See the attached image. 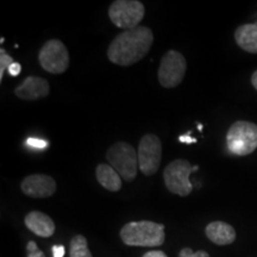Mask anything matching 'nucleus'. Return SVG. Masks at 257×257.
Instances as JSON below:
<instances>
[{"mask_svg": "<svg viewBox=\"0 0 257 257\" xmlns=\"http://www.w3.org/2000/svg\"><path fill=\"white\" fill-rule=\"evenodd\" d=\"M56 187L53 176L46 174L29 175L21 184V189L25 195L37 199L51 197L56 192Z\"/></svg>", "mask_w": 257, "mask_h": 257, "instance_id": "9d476101", "label": "nucleus"}, {"mask_svg": "<svg viewBox=\"0 0 257 257\" xmlns=\"http://www.w3.org/2000/svg\"><path fill=\"white\" fill-rule=\"evenodd\" d=\"M162 160V143L156 135L148 134L138 144V167L144 175L156 174Z\"/></svg>", "mask_w": 257, "mask_h": 257, "instance_id": "1a4fd4ad", "label": "nucleus"}, {"mask_svg": "<svg viewBox=\"0 0 257 257\" xmlns=\"http://www.w3.org/2000/svg\"><path fill=\"white\" fill-rule=\"evenodd\" d=\"M24 223L25 226L38 237L48 238V237H51L55 232V223L48 214L43 213V212H29L27 217H25Z\"/></svg>", "mask_w": 257, "mask_h": 257, "instance_id": "f8f14e48", "label": "nucleus"}, {"mask_svg": "<svg viewBox=\"0 0 257 257\" xmlns=\"http://www.w3.org/2000/svg\"><path fill=\"white\" fill-rule=\"evenodd\" d=\"M27 251H28L27 257H46L44 252L42 251V250H40L36 242H34V240H30V242L28 243Z\"/></svg>", "mask_w": 257, "mask_h": 257, "instance_id": "a211bd4d", "label": "nucleus"}, {"mask_svg": "<svg viewBox=\"0 0 257 257\" xmlns=\"http://www.w3.org/2000/svg\"><path fill=\"white\" fill-rule=\"evenodd\" d=\"M153 42L152 29L140 25L115 36L107 49V57L117 66H133L146 57L153 46Z\"/></svg>", "mask_w": 257, "mask_h": 257, "instance_id": "f257e3e1", "label": "nucleus"}, {"mask_svg": "<svg viewBox=\"0 0 257 257\" xmlns=\"http://www.w3.org/2000/svg\"><path fill=\"white\" fill-rule=\"evenodd\" d=\"M8 72L10 73V75L11 76H17L22 72V66L18 62L12 63L11 66H10V68L8 69Z\"/></svg>", "mask_w": 257, "mask_h": 257, "instance_id": "412c9836", "label": "nucleus"}, {"mask_svg": "<svg viewBox=\"0 0 257 257\" xmlns=\"http://www.w3.org/2000/svg\"><path fill=\"white\" fill-rule=\"evenodd\" d=\"M179 257H210V255L204 250L193 251L191 248H184L179 252Z\"/></svg>", "mask_w": 257, "mask_h": 257, "instance_id": "6ab92c4d", "label": "nucleus"}, {"mask_svg": "<svg viewBox=\"0 0 257 257\" xmlns=\"http://www.w3.org/2000/svg\"><path fill=\"white\" fill-rule=\"evenodd\" d=\"M197 169V167H192L187 160L178 159L170 162L163 170V180L167 189L173 194L187 197L193 191L189 176Z\"/></svg>", "mask_w": 257, "mask_h": 257, "instance_id": "39448f33", "label": "nucleus"}, {"mask_svg": "<svg viewBox=\"0 0 257 257\" xmlns=\"http://www.w3.org/2000/svg\"><path fill=\"white\" fill-rule=\"evenodd\" d=\"M51 251H53L54 257H64L66 249H64L63 245H54L53 248H51Z\"/></svg>", "mask_w": 257, "mask_h": 257, "instance_id": "4be33fe9", "label": "nucleus"}, {"mask_svg": "<svg viewBox=\"0 0 257 257\" xmlns=\"http://www.w3.org/2000/svg\"><path fill=\"white\" fill-rule=\"evenodd\" d=\"M50 92V86L46 79L40 76H28L15 88V94L23 100H37L46 98Z\"/></svg>", "mask_w": 257, "mask_h": 257, "instance_id": "9b49d317", "label": "nucleus"}, {"mask_svg": "<svg viewBox=\"0 0 257 257\" xmlns=\"http://www.w3.org/2000/svg\"><path fill=\"white\" fill-rule=\"evenodd\" d=\"M95 176L102 187L110 192H118L121 189V178L117 170L110 165L100 163L95 169Z\"/></svg>", "mask_w": 257, "mask_h": 257, "instance_id": "2eb2a0df", "label": "nucleus"}, {"mask_svg": "<svg viewBox=\"0 0 257 257\" xmlns=\"http://www.w3.org/2000/svg\"><path fill=\"white\" fill-rule=\"evenodd\" d=\"M38 60L46 72L62 74L69 67V53L60 40H50L43 44L38 54Z\"/></svg>", "mask_w": 257, "mask_h": 257, "instance_id": "6e6552de", "label": "nucleus"}, {"mask_svg": "<svg viewBox=\"0 0 257 257\" xmlns=\"http://www.w3.org/2000/svg\"><path fill=\"white\" fill-rule=\"evenodd\" d=\"M120 238L128 246H160L165 243V225L150 220L131 221L120 230Z\"/></svg>", "mask_w": 257, "mask_h": 257, "instance_id": "f03ea898", "label": "nucleus"}, {"mask_svg": "<svg viewBox=\"0 0 257 257\" xmlns=\"http://www.w3.org/2000/svg\"><path fill=\"white\" fill-rule=\"evenodd\" d=\"M205 233L217 245H229L236 239V230L225 221H212L205 229Z\"/></svg>", "mask_w": 257, "mask_h": 257, "instance_id": "ddd939ff", "label": "nucleus"}, {"mask_svg": "<svg viewBox=\"0 0 257 257\" xmlns=\"http://www.w3.org/2000/svg\"><path fill=\"white\" fill-rule=\"evenodd\" d=\"M226 146L233 155L246 156L257 149V124L237 120L226 134Z\"/></svg>", "mask_w": 257, "mask_h": 257, "instance_id": "7ed1b4c3", "label": "nucleus"}, {"mask_svg": "<svg viewBox=\"0 0 257 257\" xmlns=\"http://www.w3.org/2000/svg\"><path fill=\"white\" fill-rule=\"evenodd\" d=\"M234 40L240 49L257 54V24H243L234 31Z\"/></svg>", "mask_w": 257, "mask_h": 257, "instance_id": "4468645a", "label": "nucleus"}, {"mask_svg": "<svg viewBox=\"0 0 257 257\" xmlns=\"http://www.w3.org/2000/svg\"><path fill=\"white\" fill-rule=\"evenodd\" d=\"M12 63H15V60L4 49L0 50V81L4 78L5 70H8Z\"/></svg>", "mask_w": 257, "mask_h": 257, "instance_id": "f3484780", "label": "nucleus"}, {"mask_svg": "<svg viewBox=\"0 0 257 257\" xmlns=\"http://www.w3.org/2000/svg\"><path fill=\"white\" fill-rule=\"evenodd\" d=\"M143 257H168L165 252L161 250H153V251H148L143 255Z\"/></svg>", "mask_w": 257, "mask_h": 257, "instance_id": "b1692460", "label": "nucleus"}, {"mask_svg": "<svg viewBox=\"0 0 257 257\" xmlns=\"http://www.w3.org/2000/svg\"><path fill=\"white\" fill-rule=\"evenodd\" d=\"M251 83L257 91V70H256V72H253V74L251 75Z\"/></svg>", "mask_w": 257, "mask_h": 257, "instance_id": "393cba45", "label": "nucleus"}, {"mask_svg": "<svg viewBox=\"0 0 257 257\" xmlns=\"http://www.w3.org/2000/svg\"><path fill=\"white\" fill-rule=\"evenodd\" d=\"M179 141L181 143H186V144L197 143V138L191 137V133H188L187 135H181V136L179 137Z\"/></svg>", "mask_w": 257, "mask_h": 257, "instance_id": "5701e85b", "label": "nucleus"}, {"mask_svg": "<svg viewBox=\"0 0 257 257\" xmlns=\"http://www.w3.org/2000/svg\"><path fill=\"white\" fill-rule=\"evenodd\" d=\"M106 159L111 167L117 170L120 178L126 182L136 179L138 172V154L135 148L126 142H117L110 147Z\"/></svg>", "mask_w": 257, "mask_h": 257, "instance_id": "20e7f679", "label": "nucleus"}, {"mask_svg": "<svg viewBox=\"0 0 257 257\" xmlns=\"http://www.w3.org/2000/svg\"><path fill=\"white\" fill-rule=\"evenodd\" d=\"M146 15L144 5L138 0H115L110 5L108 16L117 28L130 30L140 27Z\"/></svg>", "mask_w": 257, "mask_h": 257, "instance_id": "423d86ee", "label": "nucleus"}, {"mask_svg": "<svg viewBox=\"0 0 257 257\" xmlns=\"http://www.w3.org/2000/svg\"><path fill=\"white\" fill-rule=\"evenodd\" d=\"M69 257H93L87 246V239L82 234H76L70 240Z\"/></svg>", "mask_w": 257, "mask_h": 257, "instance_id": "dca6fc26", "label": "nucleus"}, {"mask_svg": "<svg viewBox=\"0 0 257 257\" xmlns=\"http://www.w3.org/2000/svg\"><path fill=\"white\" fill-rule=\"evenodd\" d=\"M27 146L30 148H35V149H46L48 147L47 141L40 140V138L30 137L27 140Z\"/></svg>", "mask_w": 257, "mask_h": 257, "instance_id": "aec40b11", "label": "nucleus"}, {"mask_svg": "<svg viewBox=\"0 0 257 257\" xmlns=\"http://www.w3.org/2000/svg\"><path fill=\"white\" fill-rule=\"evenodd\" d=\"M186 70H187V62L185 56L176 50L167 51L162 56L160 62L157 78L162 87L174 88L182 82Z\"/></svg>", "mask_w": 257, "mask_h": 257, "instance_id": "0eeeda50", "label": "nucleus"}]
</instances>
